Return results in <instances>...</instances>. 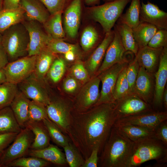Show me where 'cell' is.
<instances>
[{
	"label": "cell",
	"mask_w": 167,
	"mask_h": 167,
	"mask_svg": "<svg viewBox=\"0 0 167 167\" xmlns=\"http://www.w3.org/2000/svg\"><path fill=\"white\" fill-rule=\"evenodd\" d=\"M94 105L86 113H71L70 124L64 131L85 160L94 148L102 151L118 118L115 102Z\"/></svg>",
	"instance_id": "6da1fadb"
},
{
	"label": "cell",
	"mask_w": 167,
	"mask_h": 167,
	"mask_svg": "<svg viewBox=\"0 0 167 167\" xmlns=\"http://www.w3.org/2000/svg\"><path fill=\"white\" fill-rule=\"evenodd\" d=\"M134 143L113 126L102 150L101 166L128 167Z\"/></svg>",
	"instance_id": "7a4b0ae2"
},
{
	"label": "cell",
	"mask_w": 167,
	"mask_h": 167,
	"mask_svg": "<svg viewBox=\"0 0 167 167\" xmlns=\"http://www.w3.org/2000/svg\"><path fill=\"white\" fill-rule=\"evenodd\" d=\"M2 49L9 62L28 55L29 35L21 22L13 25L2 34Z\"/></svg>",
	"instance_id": "3957f363"
},
{
	"label": "cell",
	"mask_w": 167,
	"mask_h": 167,
	"mask_svg": "<svg viewBox=\"0 0 167 167\" xmlns=\"http://www.w3.org/2000/svg\"><path fill=\"white\" fill-rule=\"evenodd\" d=\"M161 141L154 137L134 142L128 167L139 166L152 160L167 162V148Z\"/></svg>",
	"instance_id": "277c9868"
},
{
	"label": "cell",
	"mask_w": 167,
	"mask_h": 167,
	"mask_svg": "<svg viewBox=\"0 0 167 167\" xmlns=\"http://www.w3.org/2000/svg\"><path fill=\"white\" fill-rule=\"evenodd\" d=\"M131 0H115L89 8L92 18L99 23L106 33L111 31Z\"/></svg>",
	"instance_id": "5b68a950"
},
{
	"label": "cell",
	"mask_w": 167,
	"mask_h": 167,
	"mask_svg": "<svg viewBox=\"0 0 167 167\" xmlns=\"http://www.w3.org/2000/svg\"><path fill=\"white\" fill-rule=\"evenodd\" d=\"M34 135L27 127L22 128L12 144L2 151L0 158L1 167H7L13 161L28 155L33 141Z\"/></svg>",
	"instance_id": "8992f818"
},
{
	"label": "cell",
	"mask_w": 167,
	"mask_h": 167,
	"mask_svg": "<svg viewBox=\"0 0 167 167\" xmlns=\"http://www.w3.org/2000/svg\"><path fill=\"white\" fill-rule=\"evenodd\" d=\"M127 59L117 63L101 73L98 76L102 83L99 98L95 105L115 102L113 96L118 75L129 63Z\"/></svg>",
	"instance_id": "52a82bcc"
},
{
	"label": "cell",
	"mask_w": 167,
	"mask_h": 167,
	"mask_svg": "<svg viewBox=\"0 0 167 167\" xmlns=\"http://www.w3.org/2000/svg\"><path fill=\"white\" fill-rule=\"evenodd\" d=\"M36 55L27 56L9 62L3 68L7 82L17 84L32 75Z\"/></svg>",
	"instance_id": "ba28073f"
},
{
	"label": "cell",
	"mask_w": 167,
	"mask_h": 167,
	"mask_svg": "<svg viewBox=\"0 0 167 167\" xmlns=\"http://www.w3.org/2000/svg\"><path fill=\"white\" fill-rule=\"evenodd\" d=\"M27 30L29 37L28 55H36L45 49L52 38L45 31L42 24L25 17L22 22Z\"/></svg>",
	"instance_id": "9c48e42d"
},
{
	"label": "cell",
	"mask_w": 167,
	"mask_h": 167,
	"mask_svg": "<svg viewBox=\"0 0 167 167\" xmlns=\"http://www.w3.org/2000/svg\"><path fill=\"white\" fill-rule=\"evenodd\" d=\"M167 119V112L151 111L118 118L114 126L135 125L155 131L159 124Z\"/></svg>",
	"instance_id": "30bf717a"
},
{
	"label": "cell",
	"mask_w": 167,
	"mask_h": 167,
	"mask_svg": "<svg viewBox=\"0 0 167 167\" xmlns=\"http://www.w3.org/2000/svg\"><path fill=\"white\" fill-rule=\"evenodd\" d=\"M118 118L152 111L147 103L134 93L130 94L115 101Z\"/></svg>",
	"instance_id": "8fae6325"
},
{
	"label": "cell",
	"mask_w": 167,
	"mask_h": 167,
	"mask_svg": "<svg viewBox=\"0 0 167 167\" xmlns=\"http://www.w3.org/2000/svg\"><path fill=\"white\" fill-rule=\"evenodd\" d=\"M46 106L49 119L64 132L68 126L71 115L70 107L61 99L51 100Z\"/></svg>",
	"instance_id": "7c38bea8"
},
{
	"label": "cell",
	"mask_w": 167,
	"mask_h": 167,
	"mask_svg": "<svg viewBox=\"0 0 167 167\" xmlns=\"http://www.w3.org/2000/svg\"><path fill=\"white\" fill-rule=\"evenodd\" d=\"M19 90L27 98L45 106L50 101V97L42 83L37 79L33 74L17 84Z\"/></svg>",
	"instance_id": "4fadbf2b"
},
{
	"label": "cell",
	"mask_w": 167,
	"mask_h": 167,
	"mask_svg": "<svg viewBox=\"0 0 167 167\" xmlns=\"http://www.w3.org/2000/svg\"><path fill=\"white\" fill-rule=\"evenodd\" d=\"M113 31V39L108 46L103 61L97 71L98 75L114 65L122 62L127 59L124 56L126 51L115 27Z\"/></svg>",
	"instance_id": "5bb4252c"
},
{
	"label": "cell",
	"mask_w": 167,
	"mask_h": 167,
	"mask_svg": "<svg viewBox=\"0 0 167 167\" xmlns=\"http://www.w3.org/2000/svg\"><path fill=\"white\" fill-rule=\"evenodd\" d=\"M139 19L140 22L151 24L158 29H167V13L149 1L147 3L142 2Z\"/></svg>",
	"instance_id": "9a60e30c"
},
{
	"label": "cell",
	"mask_w": 167,
	"mask_h": 167,
	"mask_svg": "<svg viewBox=\"0 0 167 167\" xmlns=\"http://www.w3.org/2000/svg\"><path fill=\"white\" fill-rule=\"evenodd\" d=\"M100 82L99 76H95L86 82L82 88L77 98L78 104L81 107L88 108L98 101L100 96Z\"/></svg>",
	"instance_id": "2e32d148"
},
{
	"label": "cell",
	"mask_w": 167,
	"mask_h": 167,
	"mask_svg": "<svg viewBox=\"0 0 167 167\" xmlns=\"http://www.w3.org/2000/svg\"><path fill=\"white\" fill-rule=\"evenodd\" d=\"M82 0H72L66 9L64 15V24L67 34L75 38L79 26Z\"/></svg>",
	"instance_id": "e0dca14e"
},
{
	"label": "cell",
	"mask_w": 167,
	"mask_h": 167,
	"mask_svg": "<svg viewBox=\"0 0 167 167\" xmlns=\"http://www.w3.org/2000/svg\"><path fill=\"white\" fill-rule=\"evenodd\" d=\"M155 77L153 102L156 105L160 106L162 104V95L167 80V47L163 48Z\"/></svg>",
	"instance_id": "ac0fdd59"
},
{
	"label": "cell",
	"mask_w": 167,
	"mask_h": 167,
	"mask_svg": "<svg viewBox=\"0 0 167 167\" xmlns=\"http://www.w3.org/2000/svg\"><path fill=\"white\" fill-rule=\"evenodd\" d=\"M163 48H153L147 45L139 49L135 58L139 66L143 67L150 74L155 72L159 65Z\"/></svg>",
	"instance_id": "d6986e66"
},
{
	"label": "cell",
	"mask_w": 167,
	"mask_h": 167,
	"mask_svg": "<svg viewBox=\"0 0 167 167\" xmlns=\"http://www.w3.org/2000/svg\"><path fill=\"white\" fill-rule=\"evenodd\" d=\"M153 82L150 73L140 66L135 83L134 93L147 103H150L152 97Z\"/></svg>",
	"instance_id": "ffe728a7"
},
{
	"label": "cell",
	"mask_w": 167,
	"mask_h": 167,
	"mask_svg": "<svg viewBox=\"0 0 167 167\" xmlns=\"http://www.w3.org/2000/svg\"><path fill=\"white\" fill-rule=\"evenodd\" d=\"M19 7L25 11L26 18L36 20L42 24L50 16L40 0H21Z\"/></svg>",
	"instance_id": "44dd1931"
},
{
	"label": "cell",
	"mask_w": 167,
	"mask_h": 167,
	"mask_svg": "<svg viewBox=\"0 0 167 167\" xmlns=\"http://www.w3.org/2000/svg\"><path fill=\"white\" fill-rule=\"evenodd\" d=\"M114 31L105 33L101 42L95 50L87 61L86 69L89 75H93L97 71L103 59L106 49L113 40Z\"/></svg>",
	"instance_id": "7402d4cb"
},
{
	"label": "cell",
	"mask_w": 167,
	"mask_h": 167,
	"mask_svg": "<svg viewBox=\"0 0 167 167\" xmlns=\"http://www.w3.org/2000/svg\"><path fill=\"white\" fill-rule=\"evenodd\" d=\"M25 127L29 129L34 136L30 149H42L49 145L50 138L43 121H28L25 124Z\"/></svg>",
	"instance_id": "603a6c76"
},
{
	"label": "cell",
	"mask_w": 167,
	"mask_h": 167,
	"mask_svg": "<svg viewBox=\"0 0 167 167\" xmlns=\"http://www.w3.org/2000/svg\"><path fill=\"white\" fill-rule=\"evenodd\" d=\"M27 155L58 165H64L67 163L65 154L58 147L53 144H50L42 149H30Z\"/></svg>",
	"instance_id": "cb8c5ba5"
},
{
	"label": "cell",
	"mask_w": 167,
	"mask_h": 167,
	"mask_svg": "<svg viewBox=\"0 0 167 167\" xmlns=\"http://www.w3.org/2000/svg\"><path fill=\"white\" fill-rule=\"evenodd\" d=\"M30 101L18 89L10 105L21 128H24L25 124L28 120V109Z\"/></svg>",
	"instance_id": "d4e9b609"
},
{
	"label": "cell",
	"mask_w": 167,
	"mask_h": 167,
	"mask_svg": "<svg viewBox=\"0 0 167 167\" xmlns=\"http://www.w3.org/2000/svg\"><path fill=\"white\" fill-rule=\"evenodd\" d=\"M55 58V54L45 49L36 55L35 69L33 74L42 83L45 76Z\"/></svg>",
	"instance_id": "484cf974"
},
{
	"label": "cell",
	"mask_w": 167,
	"mask_h": 167,
	"mask_svg": "<svg viewBox=\"0 0 167 167\" xmlns=\"http://www.w3.org/2000/svg\"><path fill=\"white\" fill-rule=\"evenodd\" d=\"M25 18V11L20 7L11 9L0 11V33L15 24L22 22Z\"/></svg>",
	"instance_id": "4316f807"
},
{
	"label": "cell",
	"mask_w": 167,
	"mask_h": 167,
	"mask_svg": "<svg viewBox=\"0 0 167 167\" xmlns=\"http://www.w3.org/2000/svg\"><path fill=\"white\" fill-rule=\"evenodd\" d=\"M22 129L10 106L0 109V134L8 133L18 134Z\"/></svg>",
	"instance_id": "83f0119b"
},
{
	"label": "cell",
	"mask_w": 167,
	"mask_h": 167,
	"mask_svg": "<svg viewBox=\"0 0 167 167\" xmlns=\"http://www.w3.org/2000/svg\"><path fill=\"white\" fill-rule=\"evenodd\" d=\"M132 29L135 40L139 49L148 45L158 29L150 24L140 22L137 26Z\"/></svg>",
	"instance_id": "f1b7e54d"
},
{
	"label": "cell",
	"mask_w": 167,
	"mask_h": 167,
	"mask_svg": "<svg viewBox=\"0 0 167 167\" xmlns=\"http://www.w3.org/2000/svg\"><path fill=\"white\" fill-rule=\"evenodd\" d=\"M115 127L122 134L134 142L145 138H155L154 131L139 126L129 125Z\"/></svg>",
	"instance_id": "f546056e"
},
{
	"label": "cell",
	"mask_w": 167,
	"mask_h": 167,
	"mask_svg": "<svg viewBox=\"0 0 167 167\" xmlns=\"http://www.w3.org/2000/svg\"><path fill=\"white\" fill-rule=\"evenodd\" d=\"M114 26L126 51H130L135 56L139 48L134 37L132 28L125 24L118 22Z\"/></svg>",
	"instance_id": "4dcf8cb0"
},
{
	"label": "cell",
	"mask_w": 167,
	"mask_h": 167,
	"mask_svg": "<svg viewBox=\"0 0 167 167\" xmlns=\"http://www.w3.org/2000/svg\"><path fill=\"white\" fill-rule=\"evenodd\" d=\"M62 12L50 15L49 19L42 24L45 31L52 39L62 40L65 37L62 24Z\"/></svg>",
	"instance_id": "1f68e13d"
},
{
	"label": "cell",
	"mask_w": 167,
	"mask_h": 167,
	"mask_svg": "<svg viewBox=\"0 0 167 167\" xmlns=\"http://www.w3.org/2000/svg\"><path fill=\"white\" fill-rule=\"evenodd\" d=\"M129 7L126 12L122 14L118 22L125 24L132 28L140 23L139 19L141 2L140 0H131Z\"/></svg>",
	"instance_id": "d6a6232c"
},
{
	"label": "cell",
	"mask_w": 167,
	"mask_h": 167,
	"mask_svg": "<svg viewBox=\"0 0 167 167\" xmlns=\"http://www.w3.org/2000/svg\"><path fill=\"white\" fill-rule=\"evenodd\" d=\"M42 121L48 131L50 138L55 143L62 148L69 143L68 139L62 133L59 128L49 118H45Z\"/></svg>",
	"instance_id": "836d02e7"
},
{
	"label": "cell",
	"mask_w": 167,
	"mask_h": 167,
	"mask_svg": "<svg viewBox=\"0 0 167 167\" xmlns=\"http://www.w3.org/2000/svg\"><path fill=\"white\" fill-rule=\"evenodd\" d=\"M18 90L17 85L12 83L0 85V109L10 106Z\"/></svg>",
	"instance_id": "e575fe53"
},
{
	"label": "cell",
	"mask_w": 167,
	"mask_h": 167,
	"mask_svg": "<svg viewBox=\"0 0 167 167\" xmlns=\"http://www.w3.org/2000/svg\"><path fill=\"white\" fill-rule=\"evenodd\" d=\"M100 38V34L96 29L92 26L87 27L83 30L80 38V44L83 49L85 51L90 50Z\"/></svg>",
	"instance_id": "d590c367"
},
{
	"label": "cell",
	"mask_w": 167,
	"mask_h": 167,
	"mask_svg": "<svg viewBox=\"0 0 167 167\" xmlns=\"http://www.w3.org/2000/svg\"><path fill=\"white\" fill-rule=\"evenodd\" d=\"M127 66L120 72L118 77L113 93V98L114 101L131 94L126 76Z\"/></svg>",
	"instance_id": "8d00e7d4"
},
{
	"label": "cell",
	"mask_w": 167,
	"mask_h": 167,
	"mask_svg": "<svg viewBox=\"0 0 167 167\" xmlns=\"http://www.w3.org/2000/svg\"><path fill=\"white\" fill-rule=\"evenodd\" d=\"M67 163L70 167H82L85 160L77 148L70 142L63 148Z\"/></svg>",
	"instance_id": "74e56055"
},
{
	"label": "cell",
	"mask_w": 167,
	"mask_h": 167,
	"mask_svg": "<svg viewBox=\"0 0 167 167\" xmlns=\"http://www.w3.org/2000/svg\"><path fill=\"white\" fill-rule=\"evenodd\" d=\"M50 163L36 157H23L13 161L7 167H45L48 166Z\"/></svg>",
	"instance_id": "f35d334b"
},
{
	"label": "cell",
	"mask_w": 167,
	"mask_h": 167,
	"mask_svg": "<svg viewBox=\"0 0 167 167\" xmlns=\"http://www.w3.org/2000/svg\"><path fill=\"white\" fill-rule=\"evenodd\" d=\"M66 70L65 61L62 58H55L47 73L49 79L53 83L58 82L63 77Z\"/></svg>",
	"instance_id": "ab89813d"
},
{
	"label": "cell",
	"mask_w": 167,
	"mask_h": 167,
	"mask_svg": "<svg viewBox=\"0 0 167 167\" xmlns=\"http://www.w3.org/2000/svg\"><path fill=\"white\" fill-rule=\"evenodd\" d=\"M45 49L54 54H64L69 51H73L76 54L79 51L75 45L67 43L62 40L53 39H52Z\"/></svg>",
	"instance_id": "60d3db41"
},
{
	"label": "cell",
	"mask_w": 167,
	"mask_h": 167,
	"mask_svg": "<svg viewBox=\"0 0 167 167\" xmlns=\"http://www.w3.org/2000/svg\"><path fill=\"white\" fill-rule=\"evenodd\" d=\"M47 118L48 117L46 106L33 101H30L28 121H42L44 119Z\"/></svg>",
	"instance_id": "b9f144b4"
},
{
	"label": "cell",
	"mask_w": 167,
	"mask_h": 167,
	"mask_svg": "<svg viewBox=\"0 0 167 167\" xmlns=\"http://www.w3.org/2000/svg\"><path fill=\"white\" fill-rule=\"evenodd\" d=\"M139 66L135 58L129 62L126 67V76L129 85L130 93H134V89Z\"/></svg>",
	"instance_id": "7bdbcfd3"
},
{
	"label": "cell",
	"mask_w": 167,
	"mask_h": 167,
	"mask_svg": "<svg viewBox=\"0 0 167 167\" xmlns=\"http://www.w3.org/2000/svg\"><path fill=\"white\" fill-rule=\"evenodd\" d=\"M148 45L156 48L167 47V29H158Z\"/></svg>",
	"instance_id": "ee69618b"
},
{
	"label": "cell",
	"mask_w": 167,
	"mask_h": 167,
	"mask_svg": "<svg viewBox=\"0 0 167 167\" xmlns=\"http://www.w3.org/2000/svg\"><path fill=\"white\" fill-rule=\"evenodd\" d=\"M71 72V75L79 82L85 83L89 80L88 72L81 62H77L73 65Z\"/></svg>",
	"instance_id": "f6af8a7d"
},
{
	"label": "cell",
	"mask_w": 167,
	"mask_h": 167,
	"mask_svg": "<svg viewBox=\"0 0 167 167\" xmlns=\"http://www.w3.org/2000/svg\"><path fill=\"white\" fill-rule=\"evenodd\" d=\"M50 15L62 12L67 0H40Z\"/></svg>",
	"instance_id": "bcb514c9"
},
{
	"label": "cell",
	"mask_w": 167,
	"mask_h": 167,
	"mask_svg": "<svg viewBox=\"0 0 167 167\" xmlns=\"http://www.w3.org/2000/svg\"><path fill=\"white\" fill-rule=\"evenodd\" d=\"M79 83L72 75L67 76L63 80L62 84L63 89L66 92L74 93L79 88Z\"/></svg>",
	"instance_id": "7dc6e473"
},
{
	"label": "cell",
	"mask_w": 167,
	"mask_h": 167,
	"mask_svg": "<svg viewBox=\"0 0 167 167\" xmlns=\"http://www.w3.org/2000/svg\"><path fill=\"white\" fill-rule=\"evenodd\" d=\"M154 137L161 141L165 146L167 145V120L161 123L154 131Z\"/></svg>",
	"instance_id": "c3c4849f"
},
{
	"label": "cell",
	"mask_w": 167,
	"mask_h": 167,
	"mask_svg": "<svg viewBox=\"0 0 167 167\" xmlns=\"http://www.w3.org/2000/svg\"><path fill=\"white\" fill-rule=\"evenodd\" d=\"M17 134L8 133L0 134V151L4 150L13 142Z\"/></svg>",
	"instance_id": "681fc988"
},
{
	"label": "cell",
	"mask_w": 167,
	"mask_h": 167,
	"mask_svg": "<svg viewBox=\"0 0 167 167\" xmlns=\"http://www.w3.org/2000/svg\"><path fill=\"white\" fill-rule=\"evenodd\" d=\"M99 149L98 148H94L88 158L85 160L82 167H96L98 161V154Z\"/></svg>",
	"instance_id": "f907efd6"
},
{
	"label": "cell",
	"mask_w": 167,
	"mask_h": 167,
	"mask_svg": "<svg viewBox=\"0 0 167 167\" xmlns=\"http://www.w3.org/2000/svg\"><path fill=\"white\" fill-rule=\"evenodd\" d=\"M21 0H4L2 9H11L17 8L19 7V3Z\"/></svg>",
	"instance_id": "816d5d0a"
},
{
	"label": "cell",
	"mask_w": 167,
	"mask_h": 167,
	"mask_svg": "<svg viewBox=\"0 0 167 167\" xmlns=\"http://www.w3.org/2000/svg\"><path fill=\"white\" fill-rule=\"evenodd\" d=\"M8 62L6 53L2 49L0 48V68H3Z\"/></svg>",
	"instance_id": "f5cc1de1"
},
{
	"label": "cell",
	"mask_w": 167,
	"mask_h": 167,
	"mask_svg": "<svg viewBox=\"0 0 167 167\" xmlns=\"http://www.w3.org/2000/svg\"><path fill=\"white\" fill-rule=\"evenodd\" d=\"M76 53L72 51H68L64 54L65 58L68 61H72L75 58Z\"/></svg>",
	"instance_id": "db71d44e"
},
{
	"label": "cell",
	"mask_w": 167,
	"mask_h": 167,
	"mask_svg": "<svg viewBox=\"0 0 167 167\" xmlns=\"http://www.w3.org/2000/svg\"><path fill=\"white\" fill-rule=\"evenodd\" d=\"M7 82L6 78L3 68H0V85Z\"/></svg>",
	"instance_id": "11a10c76"
},
{
	"label": "cell",
	"mask_w": 167,
	"mask_h": 167,
	"mask_svg": "<svg viewBox=\"0 0 167 167\" xmlns=\"http://www.w3.org/2000/svg\"><path fill=\"white\" fill-rule=\"evenodd\" d=\"M162 103H163L164 105L165 108L167 109V89L165 88L162 95Z\"/></svg>",
	"instance_id": "9f6ffc18"
},
{
	"label": "cell",
	"mask_w": 167,
	"mask_h": 167,
	"mask_svg": "<svg viewBox=\"0 0 167 167\" xmlns=\"http://www.w3.org/2000/svg\"><path fill=\"white\" fill-rule=\"evenodd\" d=\"M100 0H84V2L87 5H93L99 2Z\"/></svg>",
	"instance_id": "6f0895ef"
},
{
	"label": "cell",
	"mask_w": 167,
	"mask_h": 167,
	"mask_svg": "<svg viewBox=\"0 0 167 167\" xmlns=\"http://www.w3.org/2000/svg\"><path fill=\"white\" fill-rule=\"evenodd\" d=\"M2 34L0 33V48L2 49Z\"/></svg>",
	"instance_id": "680465c9"
},
{
	"label": "cell",
	"mask_w": 167,
	"mask_h": 167,
	"mask_svg": "<svg viewBox=\"0 0 167 167\" xmlns=\"http://www.w3.org/2000/svg\"><path fill=\"white\" fill-rule=\"evenodd\" d=\"M3 0H0V11L2 9Z\"/></svg>",
	"instance_id": "91938a15"
},
{
	"label": "cell",
	"mask_w": 167,
	"mask_h": 167,
	"mask_svg": "<svg viewBox=\"0 0 167 167\" xmlns=\"http://www.w3.org/2000/svg\"><path fill=\"white\" fill-rule=\"evenodd\" d=\"M103 1H104L105 2H110V1H113L115 0H102Z\"/></svg>",
	"instance_id": "94428289"
},
{
	"label": "cell",
	"mask_w": 167,
	"mask_h": 167,
	"mask_svg": "<svg viewBox=\"0 0 167 167\" xmlns=\"http://www.w3.org/2000/svg\"><path fill=\"white\" fill-rule=\"evenodd\" d=\"M0 151V157H1V156L2 155V151Z\"/></svg>",
	"instance_id": "6125c7cd"
}]
</instances>
